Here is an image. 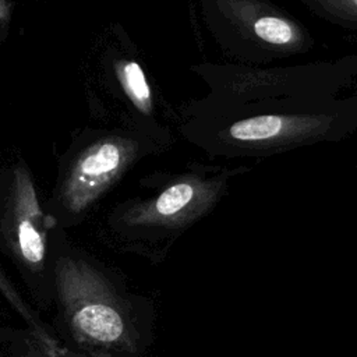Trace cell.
<instances>
[{
	"label": "cell",
	"mask_w": 357,
	"mask_h": 357,
	"mask_svg": "<svg viewBox=\"0 0 357 357\" xmlns=\"http://www.w3.org/2000/svg\"><path fill=\"white\" fill-rule=\"evenodd\" d=\"M13 218L20 255L28 265L40 266L46 255L47 229L33 184L24 170L15 176Z\"/></svg>",
	"instance_id": "obj_3"
},
{
	"label": "cell",
	"mask_w": 357,
	"mask_h": 357,
	"mask_svg": "<svg viewBox=\"0 0 357 357\" xmlns=\"http://www.w3.org/2000/svg\"><path fill=\"white\" fill-rule=\"evenodd\" d=\"M284 126L279 116H258L234 123L230 127V135L240 141H259L278 135Z\"/></svg>",
	"instance_id": "obj_6"
},
{
	"label": "cell",
	"mask_w": 357,
	"mask_h": 357,
	"mask_svg": "<svg viewBox=\"0 0 357 357\" xmlns=\"http://www.w3.org/2000/svg\"><path fill=\"white\" fill-rule=\"evenodd\" d=\"M57 286L68 325L79 342L102 347L128 344L126 315L98 272L85 262L61 259Z\"/></svg>",
	"instance_id": "obj_1"
},
{
	"label": "cell",
	"mask_w": 357,
	"mask_h": 357,
	"mask_svg": "<svg viewBox=\"0 0 357 357\" xmlns=\"http://www.w3.org/2000/svg\"><path fill=\"white\" fill-rule=\"evenodd\" d=\"M119 78L126 93L135 106L148 113L151 110V89L141 66L137 61L121 64L119 67Z\"/></svg>",
	"instance_id": "obj_5"
},
{
	"label": "cell",
	"mask_w": 357,
	"mask_h": 357,
	"mask_svg": "<svg viewBox=\"0 0 357 357\" xmlns=\"http://www.w3.org/2000/svg\"><path fill=\"white\" fill-rule=\"evenodd\" d=\"M195 190L191 184L178 183L166 188L144 213L137 216V223H160L162 220L173 222L188 209L194 201Z\"/></svg>",
	"instance_id": "obj_4"
},
{
	"label": "cell",
	"mask_w": 357,
	"mask_h": 357,
	"mask_svg": "<svg viewBox=\"0 0 357 357\" xmlns=\"http://www.w3.org/2000/svg\"><path fill=\"white\" fill-rule=\"evenodd\" d=\"M353 1H354V4H356V6H357V0H353Z\"/></svg>",
	"instance_id": "obj_9"
},
{
	"label": "cell",
	"mask_w": 357,
	"mask_h": 357,
	"mask_svg": "<svg viewBox=\"0 0 357 357\" xmlns=\"http://www.w3.org/2000/svg\"><path fill=\"white\" fill-rule=\"evenodd\" d=\"M254 32L259 39L273 45H284L294 38L293 26L278 17H261L254 24Z\"/></svg>",
	"instance_id": "obj_7"
},
{
	"label": "cell",
	"mask_w": 357,
	"mask_h": 357,
	"mask_svg": "<svg viewBox=\"0 0 357 357\" xmlns=\"http://www.w3.org/2000/svg\"><path fill=\"white\" fill-rule=\"evenodd\" d=\"M127 148L116 139L93 144L74 163L63 185L61 198L71 212L88 208L119 176L126 160Z\"/></svg>",
	"instance_id": "obj_2"
},
{
	"label": "cell",
	"mask_w": 357,
	"mask_h": 357,
	"mask_svg": "<svg viewBox=\"0 0 357 357\" xmlns=\"http://www.w3.org/2000/svg\"><path fill=\"white\" fill-rule=\"evenodd\" d=\"M6 15V6L3 3V0H0V18Z\"/></svg>",
	"instance_id": "obj_8"
}]
</instances>
